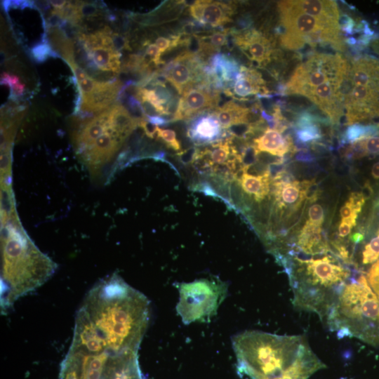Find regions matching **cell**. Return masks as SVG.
<instances>
[{"mask_svg": "<svg viewBox=\"0 0 379 379\" xmlns=\"http://www.w3.org/2000/svg\"><path fill=\"white\" fill-rule=\"evenodd\" d=\"M157 138L161 139L170 148L175 151L181 149L180 143L177 140L176 134L173 130L163 129L158 127Z\"/></svg>", "mask_w": 379, "mask_h": 379, "instance_id": "29", "label": "cell"}, {"mask_svg": "<svg viewBox=\"0 0 379 379\" xmlns=\"http://www.w3.org/2000/svg\"><path fill=\"white\" fill-rule=\"evenodd\" d=\"M366 199L361 193L352 192L348 200L341 207L340 214L342 220H348L356 224L358 214L365 203Z\"/></svg>", "mask_w": 379, "mask_h": 379, "instance_id": "25", "label": "cell"}, {"mask_svg": "<svg viewBox=\"0 0 379 379\" xmlns=\"http://www.w3.org/2000/svg\"><path fill=\"white\" fill-rule=\"evenodd\" d=\"M1 309L43 285L57 265L33 243L15 211L2 217Z\"/></svg>", "mask_w": 379, "mask_h": 379, "instance_id": "3", "label": "cell"}, {"mask_svg": "<svg viewBox=\"0 0 379 379\" xmlns=\"http://www.w3.org/2000/svg\"><path fill=\"white\" fill-rule=\"evenodd\" d=\"M108 120L112 128L124 140L139 126V121L119 104H115L108 109Z\"/></svg>", "mask_w": 379, "mask_h": 379, "instance_id": "18", "label": "cell"}, {"mask_svg": "<svg viewBox=\"0 0 379 379\" xmlns=\"http://www.w3.org/2000/svg\"><path fill=\"white\" fill-rule=\"evenodd\" d=\"M112 39L113 41L114 48L117 51H119L123 48L131 50L126 36H123L118 33H113L112 34Z\"/></svg>", "mask_w": 379, "mask_h": 379, "instance_id": "40", "label": "cell"}, {"mask_svg": "<svg viewBox=\"0 0 379 379\" xmlns=\"http://www.w3.org/2000/svg\"><path fill=\"white\" fill-rule=\"evenodd\" d=\"M292 2L298 9L307 14L339 20V11L334 1L298 0Z\"/></svg>", "mask_w": 379, "mask_h": 379, "instance_id": "20", "label": "cell"}, {"mask_svg": "<svg viewBox=\"0 0 379 379\" xmlns=\"http://www.w3.org/2000/svg\"><path fill=\"white\" fill-rule=\"evenodd\" d=\"M244 192L253 196L256 201H261L269 194L271 180L267 173L262 175H252L244 173L239 180Z\"/></svg>", "mask_w": 379, "mask_h": 379, "instance_id": "19", "label": "cell"}, {"mask_svg": "<svg viewBox=\"0 0 379 379\" xmlns=\"http://www.w3.org/2000/svg\"><path fill=\"white\" fill-rule=\"evenodd\" d=\"M50 4H51L55 9L56 10H61L66 5H67V1L64 0H52L48 1Z\"/></svg>", "mask_w": 379, "mask_h": 379, "instance_id": "44", "label": "cell"}, {"mask_svg": "<svg viewBox=\"0 0 379 379\" xmlns=\"http://www.w3.org/2000/svg\"><path fill=\"white\" fill-rule=\"evenodd\" d=\"M305 259L284 257L280 260L288 275L295 307L317 314L324 321L340 291L357 267L342 265L334 254Z\"/></svg>", "mask_w": 379, "mask_h": 379, "instance_id": "4", "label": "cell"}, {"mask_svg": "<svg viewBox=\"0 0 379 379\" xmlns=\"http://www.w3.org/2000/svg\"><path fill=\"white\" fill-rule=\"evenodd\" d=\"M69 350L85 355H100L108 353L96 328L81 308L77 312L73 338Z\"/></svg>", "mask_w": 379, "mask_h": 379, "instance_id": "10", "label": "cell"}, {"mask_svg": "<svg viewBox=\"0 0 379 379\" xmlns=\"http://www.w3.org/2000/svg\"><path fill=\"white\" fill-rule=\"evenodd\" d=\"M340 98L346 124L379 118V62L365 57L350 63Z\"/></svg>", "mask_w": 379, "mask_h": 379, "instance_id": "7", "label": "cell"}, {"mask_svg": "<svg viewBox=\"0 0 379 379\" xmlns=\"http://www.w3.org/2000/svg\"><path fill=\"white\" fill-rule=\"evenodd\" d=\"M379 135V127L376 125L352 124L347 127L341 138V145L352 143L360 139Z\"/></svg>", "mask_w": 379, "mask_h": 379, "instance_id": "24", "label": "cell"}, {"mask_svg": "<svg viewBox=\"0 0 379 379\" xmlns=\"http://www.w3.org/2000/svg\"><path fill=\"white\" fill-rule=\"evenodd\" d=\"M253 144L258 151L280 157L288 153L295 154L297 151L290 133L283 135L270 128L260 137L253 140Z\"/></svg>", "mask_w": 379, "mask_h": 379, "instance_id": "17", "label": "cell"}, {"mask_svg": "<svg viewBox=\"0 0 379 379\" xmlns=\"http://www.w3.org/2000/svg\"><path fill=\"white\" fill-rule=\"evenodd\" d=\"M218 100L217 93H211L210 91L197 87L190 88L183 92L179 99L174 121L190 119L209 109H215Z\"/></svg>", "mask_w": 379, "mask_h": 379, "instance_id": "12", "label": "cell"}, {"mask_svg": "<svg viewBox=\"0 0 379 379\" xmlns=\"http://www.w3.org/2000/svg\"><path fill=\"white\" fill-rule=\"evenodd\" d=\"M274 197L275 210L280 212L288 209L289 213L296 211L306 199L302 182L279 180L271 182Z\"/></svg>", "mask_w": 379, "mask_h": 379, "instance_id": "16", "label": "cell"}, {"mask_svg": "<svg viewBox=\"0 0 379 379\" xmlns=\"http://www.w3.org/2000/svg\"><path fill=\"white\" fill-rule=\"evenodd\" d=\"M84 354L69 350L60 365L58 379H83Z\"/></svg>", "mask_w": 379, "mask_h": 379, "instance_id": "22", "label": "cell"}, {"mask_svg": "<svg viewBox=\"0 0 379 379\" xmlns=\"http://www.w3.org/2000/svg\"><path fill=\"white\" fill-rule=\"evenodd\" d=\"M362 140L368 155L379 154V136H371Z\"/></svg>", "mask_w": 379, "mask_h": 379, "instance_id": "36", "label": "cell"}, {"mask_svg": "<svg viewBox=\"0 0 379 379\" xmlns=\"http://www.w3.org/2000/svg\"><path fill=\"white\" fill-rule=\"evenodd\" d=\"M355 225V223L348 220H341L338 227V239L342 242V244L343 243L341 238H345L348 236L350 234L352 227Z\"/></svg>", "mask_w": 379, "mask_h": 379, "instance_id": "39", "label": "cell"}, {"mask_svg": "<svg viewBox=\"0 0 379 379\" xmlns=\"http://www.w3.org/2000/svg\"><path fill=\"white\" fill-rule=\"evenodd\" d=\"M145 55L151 60L154 65H163L161 59L162 54L156 44H149L146 48Z\"/></svg>", "mask_w": 379, "mask_h": 379, "instance_id": "37", "label": "cell"}, {"mask_svg": "<svg viewBox=\"0 0 379 379\" xmlns=\"http://www.w3.org/2000/svg\"><path fill=\"white\" fill-rule=\"evenodd\" d=\"M246 193L239 180H232L229 183V197L231 206L242 210Z\"/></svg>", "mask_w": 379, "mask_h": 379, "instance_id": "27", "label": "cell"}, {"mask_svg": "<svg viewBox=\"0 0 379 379\" xmlns=\"http://www.w3.org/2000/svg\"><path fill=\"white\" fill-rule=\"evenodd\" d=\"M231 3L214 1H195L190 8V15L199 22L212 27L229 22L233 13Z\"/></svg>", "mask_w": 379, "mask_h": 379, "instance_id": "15", "label": "cell"}, {"mask_svg": "<svg viewBox=\"0 0 379 379\" xmlns=\"http://www.w3.org/2000/svg\"><path fill=\"white\" fill-rule=\"evenodd\" d=\"M350 63L340 55L312 53L297 66L285 84L286 93L307 94L322 84L343 81Z\"/></svg>", "mask_w": 379, "mask_h": 379, "instance_id": "9", "label": "cell"}, {"mask_svg": "<svg viewBox=\"0 0 379 379\" xmlns=\"http://www.w3.org/2000/svg\"><path fill=\"white\" fill-rule=\"evenodd\" d=\"M75 6L78 7V13L80 17H95L102 13L96 3H84V1H74Z\"/></svg>", "mask_w": 379, "mask_h": 379, "instance_id": "32", "label": "cell"}, {"mask_svg": "<svg viewBox=\"0 0 379 379\" xmlns=\"http://www.w3.org/2000/svg\"><path fill=\"white\" fill-rule=\"evenodd\" d=\"M139 126H140L145 135L150 138H157V129L158 126L151 122H149L147 118L142 119L139 122Z\"/></svg>", "mask_w": 379, "mask_h": 379, "instance_id": "38", "label": "cell"}, {"mask_svg": "<svg viewBox=\"0 0 379 379\" xmlns=\"http://www.w3.org/2000/svg\"><path fill=\"white\" fill-rule=\"evenodd\" d=\"M363 273L350 277L324 322L338 337L379 347V298Z\"/></svg>", "mask_w": 379, "mask_h": 379, "instance_id": "5", "label": "cell"}, {"mask_svg": "<svg viewBox=\"0 0 379 379\" xmlns=\"http://www.w3.org/2000/svg\"><path fill=\"white\" fill-rule=\"evenodd\" d=\"M234 36L236 45L257 67L262 68L270 62L274 51L272 38L255 29L237 32Z\"/></svg>", "mask_w": 379, "mask_h": 379, "instance_id": "11", "label": "cell"}, {"mask_svg": "<svg viewBox=\"0 0 379 379\" xmlns=\"http://www.w3.org/2000/svg\"><path fill=\"white\" fill-rule=\"evenodd\" d=\"M31 55L38 62H42L49 57H59V55L52 50L48 42L41 43L31 48Z\"/></svg>", "mask_w": 379, "mask_h": 379, "instance_id": "28", "label": "cell"}, {"mask_svg": "<svg viewBox=\"0 0 379 379\" xmlns=\"http://www.w3.org/2000/svg\"><path fill=\"white\" fill-rule=\"evenodd\" d=\"M308 216L309 221L321 226L324 220V213L321 206L317 204L311 206L309 208Z\"/></svg>", "mask_w": 379, "mask_h": 379, "instance_id": "35", "label": "cell"}, {"mask_svg": "<svg viewBox=\"0 0 379 379\" xmlns=\"http://www.w3.org/2000/svg\"><path fill=\"white\" fill-rule=\"evenodd\" d=\"M80 308L96 328L109 354L138 352L149 321V302L118 274L95 284Z\"/></svg>", "mask_w": 379, "mask_h": 379, "instance_id": "1", "label": "cell"}, {"mask_svg": "<svg viewBox=\"0 0 379 379\" xmlns=\"http://www.w3.org/2000/svg\"><path fill=\"white\" fill-rule=\"evenodd\" d=\"M199 149L194 147L183 149L176 154L178 160L184 165H192L195 161Z\"/></svg>", "mask_w": 379, "mask_h": 379, "instance_id": "34", "label": "cell"}, {"mask_svg": "<svg viewBox=\"0 0 379 379\" xmlns=\"http://www.w3.org/2000/svg\"><path fill=\"white\" fill-rule=\"evenodd\" d=\"M295 159L298 161L302 162H312L315 159L314 155L307 148L297 150L295 152Z\"/></svg>", "mask_w": 379, "mask_h": 379, "instance_id": "41", "label": "cell"}, {"mask_svg": "<svg viewBox=\"0 0 379 379\" xmlns=\"http://www.w3.org/2000/svg\"><path fill=\"white\" fill-rule=\"evenodd\" d=\"M361 254V262L364 265L373 263L379 259V229L377 236L364 246Z\"/></svg>", "mask_w": 379, "mask_h": 379, "instance_id": "26", "label": "cell"}, {"mask_svg": "<svg viewBox=\"0 0 379 379\" xmlns=\"http://www.w3.org/2000/svg\"><path fill=\"white\" fill-rule=\"evenodd\" d=\"M367 278L369 286L379 298V259L371 267Z\"/></svg>", "mask_w": 379, "mask_h": 379, "instance_id": "33", "label": "cell"}, {"mask_svg": "<svg viewBox=\"0 0 379 379\" xmlns=\"http://www.w3.org/2000/svg\"><path fill=\"white\" fill-rule=\"evenodd\" d=\"M100 379H144L139 366L138 352L109 354Z\"/></svg>", "mask_w": 379, "mask_h": 379, "instance_id": "14", "label": "cell"}, {"mask_svg": "<svg viewBox=\"0 0 379 379\" xmlns=\"http://www.w3.org/2000/svg\"><path fill=\"white\" fill-rule=\"evenodd\" d=\"M86 52L88 58L93 60L97 68L103 72L111 71L121 62V54L114 48L98 46Z\"/></svg>", "mask_w": 379, "mask_h": 379, "instance_id": "23", "label": "cell"}, {"mask_svg": "<svg viewBox=\"0 0 379 379\" xmlns=\"http://www.w3.org/2000/svg\"><path fill=\"white\" fill-rule=\"evenodd\" d=\"M232 345L238 371L251 379H307L325 367L303 335L248 331Z\"/></svg>", "mask_w": 379, "mask_h": 379, "instance_id": "2", "label": "cell"}, {"mask_svg": "<svg viewBox=\"0 0 379 379\" xmlns=\"http://www.w3.org/2000/svg\"><path fill=\"white\" fill-rule=\"evenodd\" d=\"M203 40L218 51L220 48L227 44L228 34L227 31L214 32L209 36H201Z\"/></svg>", "mask_w": 379, "mask_h": 379, "instance_id": "30", "label": "cell"}, {"mask_svg": "<svg viewBox=\"0 0 379 379\" xmlns=\"http://www.w3.org/2000/svg\"><path fill=\"white\" fill-rule=\"evenodd\" d=\"M67 63L69 65L72 70L73 71L77 81H81L85 79H86L88 77V74L77 64V62L74 61H69L67 62Z\"/></svg>", "mask_w": 379, "mask_h": 379, "instance_id": "43", "label": "cell"}, {"mask_svg": "<svg viewBox=\"0 0 379 379\" xmlns=\"http://www.w3.org/2000/svg\"><path fill=\"white\" fill-rule=\"evenodd\" d=\"M371 175L374 178H379V161L373 165L371 168Z\"/></svg>", "mask_w": 379, "mask_h": 379, "instance_id": "45", "label": "cell"}, {"mask_svg": "<svg viewBox=\"0 0 379 379\" xmlns=\"http://www.w3.org/2000/svg\"><path fill=\"white\" fill-rule=\"evenodd\" d=\"M258 150L254 144H248L241 152L240 157L244 170L255 164L258 161Z\"/></svg>", "mask_w": 379, "mask_h": 379, "instance_id": "31", "label": "cell"}, {"mask_svg": "<svg viewBox=\"0 0 379 379\" xmlns=\"http://www.w3.org/2000/svg\"><path fill=\"white\" fill-rule=\"evenodd\" d=\"M227 134L213 112H205L192 117L187 126V135L197 145L220 142L228 137Z\"/></svg>", "mask_w": 379, "mask_h": 379, "instance_id": "13", "label": "cell"}, {"mask_svg": "<svg viewBox=\"0 0 379 379\" xmlns=\"http://www.w3.org/2000/svg\"><path fill=\"white\" fill-rule=\"evenodd\" d=\"M176 306L184 324L208 322L214 317L227 293V285L215 278L200 279L178 286Z\"/></svg>", "mask_w": 379, "mask_h": 379, "instance_id": "8", "label": "cell"}, {"mask_svg": "<svg viewBox=\"0 0 379 379\" xmlns=\"http://www.w3.org/2000/svg\"><path fill=\"white\" fill-rule=\"evenodd\" d=\"M20 82V78L14 74L8 72H4L1 77V84L6 85L10 88Z\"/></svg>", "mask_w": 379, "mask_h": 379, "instance_id": "42", "label": "cell"}, {"mask_svg": "<svg viewBox=\"0 0 379 379\" xmlns=\"http://www.w3.org/2000/svg\"><path fill=\"white\" fill-rule=\"evenodd\" d=\"M248 108L234 101H230L220 107H217L213 113L221 127L226 130L231 126L244 124V117Z\"/></svg>", "mask_w": 379, "mask_h": 379, "instance_id": "21", "label": "cell"}, {"mask_svg": "<svg viewBox=\"0 0 379 379\" xmlns=\"http://www.w3.org/2000/svg\"><path fill=\"white\" fill-rule=\"evenodd\" d=\"M278 8L280 25L275 28V32L280 36L284 48L298 50L305 45L314 47L328 44L344 51L340 20L307 14L295 6L292 1H281Z\"/></svg>", "mask_w": 379, "mask_h": 379, "instance_id": "6", "label": "cell"}]
</instances>
